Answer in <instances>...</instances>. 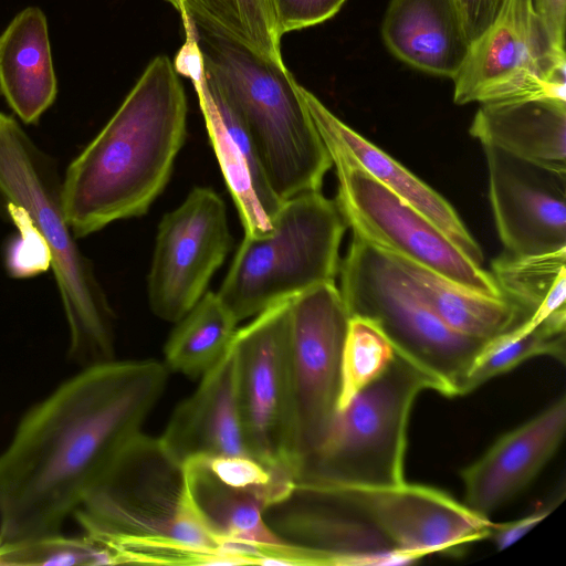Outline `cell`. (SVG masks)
<instances>
[{
    "label": "cell",
    "mask_w": 566,
    "mask_h": 566,
    "mask_svg": "<svg viewBox=\"0 0 566 566\" xmlns=\"http://www.w3.org/2000/svg\"><path fill=\"white\" fill-rule=\"evenodd\" d=\"M167 377L155 359H113L83 367L28 410L0 454V545L62 533L142 432Z\"/></svg>",
    "instance_id": "6da1fadb"
},
{
    "label": "cell",
    "mask_w": 566,
    "mask_h": 566,
    "mask_svg": "<svg viewBox=\"0 0 566 566\" xmlns=\"http://www.w3.org/2000/svg\"><path fill=\"white\" fill-rule=\"evenodd\" d=\"M187 98L174 63L156 56L61 181L77 238L144 214L166 187L186 138Z\"/></svg>",
    "instance_id": "7a4b0ae2"
},
{
    "label": "cell",
    "mask_w": 566,
    "mask_h": 566,
    "mask_svg": "<svg viewBox=\"0 0 566 566\" xmlns=\"http://www.w3.org/2000/svg\"><path fill=\"white\" fill-rule=\"evenodd\" d=\"M200 52L203 70L249 132L275 193L287 200L321 190L333 161L285 64L182 20Z\"/></svg>",
    "instance_id": "3957f363"
},
{
    "label": "cell",
    "mask_w": 566,
    "mask_h": 566,
    "mask_svg": "<svg viewBox=\"0 0 566 566\" xmlns=\"http://www.w3.org/2000/svg\"><path fill=\"white\" fill-rule=\"evenodd\" d=\"M55 165L10 115L0 112V208L24 211L51 253L69 328V357L83 367L114 359V315L63 212Z\"/></svg>",
    "instance_id": "277c9868"
},
{
    "label": "cell",
    "mask_w": 566,
    "mask_h": 566,
    "mask_svg": "<svg viewBox=\"0 0 566 566\" xmlns=\"http://www.w3.org/2000/svg\"><path fill=\"white\" fill-rule=\"evenodd\" d=\"M87 537L119 551L148 544H178L244 565L206 530L187 491L184 463L160 438L134 437L73 514ZM119 564V563H118Z\"/></svg>",
    "instance_id": "5b68a950"
},
{
    "label": "cell",
    "mask_w": 566,
    "mask_h": 566,
    "mask_svg": "<svg viewBox=\"0 0 566 566\" xmlns=\"http://www.w3.org/2000/svg\"><path fill=\"white\" fill-rule=\"evenodd\" d=\"M346 228L336 200L321 190L284 200L270 233L244 235L218 296L240 322L334 283Z\"/></svg>",
    "instance_id": "8992f818"
},
{
    "label": "cell",
    "mask_w": 566,
    "mask_h": 566,
    "mask_svg": "<svg viewBox=\"0 0 566 566\" xmlns=\"http://www.w3.org/2000/svg\"><path fill=\"white\" fill-rule=\"evenodd\" d=\"M423 390L439 382L396 352L386 369L339 409L297 480L354 488L403 483L410 412Z\"/></svg>",
    "instance_id": "52a82bcc"
},
{
    "label": "cell",
    "mask_w": 566,
    "mask_h": 566,
    "mask_svg": "<svg viewBox=\"0 0 566 566\" xmlns=\"http://www.w3.org/2000/svg\"><path fill=\"white\" fill-rule=\"evenodd\" d=\"M338 271L349 315L375 323L398 354L439 382L441 395L463 396L468 375L486 342L449 327L392 258L355 233Z\"/></svg>",
    "instance_id": "ba28073f"
},
{
    "label": "cell",
    "mask_w": 566,
    "mask_h": 566,
    "mask_svg": "<svg viewBox=\"0 0 566 566\" xmlns=\"http://www.w3.org/2000/svg\"><path fill=\"white\" fill-rule=\"evenodd\" d=\"M319 135L336 169V202L353 233L391 256L430 269L475 292L503 296L491 273L439 227L374 178L337 140Z\"/></svg>",
    "instance_id": "9c48e42d"
},
{
    "label": "cell",
    "mask_w": 566,
    "mask_h": 566,
    "mask_svg": "<svg viewBox=\"0 0 566 566\" xmlns=\"http://www.w3.org/2000/svg\"><path fill=\"white\" fill-rule=\"evenodd\" d=\"M451 80L459 105L566 102V53L549 42L532 0H504Z\"/></svg>",
    "instance_id": "30bf717a"
},
{
    "label": "cell",
    "mask_w": 566,
    "mask_h": 566,
    "mask_svg": "<svg viewBox=\"0 0 566 566\" xmlns=\"http://www.w3.org/2000/svg\"><path fill=\"white\" fill-rule=\"evenodd\" d=\"M273 534L297 565L394 566L412 564L376 523L360 488L297 480L264 511Z\"/></svg>",
    "instance_id": "8fae6325"
},
{
    "label": "cell",
    "mask_w": 566,
    "mask_h": 566,
    "mask_svg": "<svg viewBox=\"0 0 566 566\" xmlns=\"http://www.w3.org/2000/svg\"><path fill=\"white\" fill-rule=\"evenodd\" d=\"M349 318L335 282L291 298L287 369L300 471L324 441L338 411Z\"/></svg>",
    "instance_id": "7c38bea8"
},
{
    "label": "cell",
    "mask_w": 566,
    "mask_h": 566,
    "mask_svg": "<svg viewBox=\"0 0 566 566\" xmlns=\"http://www.w3.org/2000/svg\"><path fill=\"white\" fill-rule=\"evenodd\" d=\"M291 298L256 316L234 335L238 406L248 453L296 479L292 402L287 369Z\"/></svg>",
    "instance_id": "4fadbf2b"
},
{
    "label": "cell",
    "mask_w": 566,
    "mask_h": 566,
    "mask_svg": "<svg viewBox=\"0 0 566 566\" xmlns=\"http://www.w3.org/2000/svg\"><path fill=\"white\" fill-rule=\"evenodd\" d=\"M230 247L223 200L211 188H193L158 226L147 280L151 312L178 322L206 293Z\"/></svg>",
    "instance_id": "5bb4252c"
},
{
    "label": "cell",
    "mask_w": 566,
    "mask_h": 566,
    "mask_svg": "<svg viewBox=\"0 0 566 566\" xmlns=\"http://www.w3.org/2000/svg\"><path fill=\"white\" fill-rule=\"evenodd\" d=\"M482 146L491 207L505 252L532 255L566 249V168Z\"/></svg>",
    "instance_id": "9a60e30c"
},
{
    "label": "cell",
    "mask_w": 566,
    "mask_h": 566,
    "mask_svg": "<svg viewBox=\"0 0 566 566\" xmlns=\"http://www.w3.org/2000/svg\"><path fill=\"white\" fill-rule=\"evenodd\" d=\"M174 67L177 73L192 81L210 142L245 235L262 237L270 233L284 200L273 190L244 124L218 84L203 70L200 52L188 33Z\"/></svg>",
    "instance_id": "2e32d148"
},
{
    "label": "cell",
    "mask_w": 566,
    "mask_h": 566,
    "mask_svg": "<svg viewBox=\"0 0 566 566\" xmlns=\"http://www.w3.org/2000/svg\"><path fill=\"white\" fill-rule=\"evenodd\" d=\"M380 530L413 563L433 553L459 554L489 538L492 523L448 493L403 482L387 488H361Z\"/></svg>",
    "instance_id": "e0dca14e"
},
{
    "label": "cell",
    "mask_w": 566,
    "mask_h": 566,
    "mask_svg": "<svg viewBox=\"0 0 566 566\" xmlns=\"http://www.w3.org/2000/svg\"><path fill=\"white\" fill-rule=\"evenodd\" d=\"M566 430V397L500 437L462 470L464 504L489 515L523 491L552 459Z\"/></svg>",
    "instance_id": "ac0fdd59"
},
{
    "label": "cell",
    "mask_w": 566,
    "mask_h": 566,
    "mask_svg": "<svg viewBox=\"0 0 566 566\" xmlns=\"http://www.w3.org/2000/svg\"><path fill=\"white\" fill-rule=\"evenodd\" d=\"M181 463L195 457L243 455L238 406V352L234 338L201 376L196 391L174 410L159 437Z\"/></svg>",
    "instance_id": "d6986e66"
},
{
    "label": "cell",
    "mask_w": 566,
    "mask_h": 566,
    "mask_svg": "<svg viewBox=\"0 0 566 566\" xmlns=\"http://www.w3.org/2000/svg\"><path fill=\"white\" fill-rule=\"evenodd\" d=\"M302 98L319 134L337 140L374 178L439 227L473 262L483 253L453 207L424 181L334 115L300 85Z\"/></svg>",
    "instance_id": "ffe728a7"
},
{
    "label": "cell",
    "mask_w": 566,
    "mask_h": 566,
    "mask_svg": "<svg viewBox=\"0 0 566 566\" xmlns=\"http://www.w3.org/2000/svg\"><path fill=\"white\" fill-rule=\"evenodd\" d=\"M381 35L397 59L421 72L450 78L471 45L458 0H390Z\"/></svg>",
    "instance_id": "44dd1931"
},
{
    "label": "cell",
    "mask_w": 566,
    "mask_h": 566,
    "mask_svg": "<svg viewBox=\"0 0 566 566\" xmlns=\"http://www.w3.org/2000/svg\"><path fill=\"white\" fill-rule=\"evenodd\" d=\"M56 93L48 21L40 8L28 7L0 34V94L23 123L34 124Z\"/></svg>",
    "instance_id": "7402d4cb"
},
{
    "label": "cell",
    "mask_w": 566,
    "mask_h": 566,
    "mask_svg": "<svg viewBox=\"0 0 566 566\" xmlns=\"http://www.w3.org/2000/svg\"><path fill=\"white\" fill-rule=\"evenodd\" d=\"M469 132L482 145L566 168V102L528 99L480 104Z\"/></svg>",
    "instance_id": "603a6c76"
},
{
    "label": "cell",
    "mask_w": 566,
    "mask_h": 566,
    "mask_svg": "<svg viewBox=\"0 0 566 566\" xmlns=\"http://www.w3.org/2000/svg\"><path fill=\"white\" fill-rule=\"evenodd\" d=\"M184 467L190 503L214 539L261 548L283 545L264 521V511L274 503L270 494L221 482L200 457Z\"/></svg>",
    "instance_id": "cb8c5ba5"
},
{
    "label": "cell",
    "mask_w": 566,
    "mask_h": 566,
    "mask_svg": "<svg viewBox=\"0 0 566 566\" xmlns=\"http://www.w3.org/2000/svg\"><path fill=\"white\" fill-rule=\"evenodd\" d=\"M391 258L427 305L449 327L462 335L489 342L527 321L518 307L504 296L475 292L430 269Z\"/></svg>",
    "instance_id": "d4e9b609"
},
{
    "label": "cell",
    "mask_w": 566,
    "mask_h": 566,
    "mask_svg": "<svg viewBox=\"0 0 566 566\" xmlns=\"http://www.w3.org/2000/svg\"><path fill=\"white\" fill-rule=\"evenodd\" d=\"M490 273L501 294L524 314L530 329L566 317V249L532 255L503 252L492 261Z\"/></svg>",
    "instance_id": "484cf974"
},
{
    "label": "cell",
    "mask_w": 566,
    "mask_h": 566,
    "mask_svg": "<svg viewBox=\"0 0 566 566\" xmlns=\"http://www.w3.org/2000/svg\"><path fill=\"white\" fill-rule=\"evenodd\" d=\"M182 20L234 42L260 57L284 64L273 0H167Z\"/></svg>",
    "instance_id": "4316f807"
},
{
    "label": "cell",
    "mask_w": 566,
    "mask_h": 566,
    "mask_svg": "<svg viewBox=\"0 0 566 566\" xmlns=\"http://www.w3.org/2000/svg\"><path fill=\"white\" fill-rule=\"evenodd\" d=\"M238 323L217 293L206 292L175 323L164 348L166 367L187 377H201L227 352Z\"/></svg>",
    "instance_id": "83f0119b"
},
{
    "label": "cell",
    "mask_w": 566,
    "mask_h": 566,
    "mask_svg": "<svg viewBox=\"0 0 566 566\" xmlns=\"http://www.w3.org/2000/svg\"><path fill=\"white\" fill-rule=\"evenodd\" d=\"M565 340L566 317H554L533 329H527L523 323L486 342L468 375L463 395L536 356H549L564 364Z\"/></svg>",
    "instance_id": "f1b7e54d"
},
{
    "label": "cell",
    "mask_w": 566,
    "mask_h": 566,
    "mask_svg": "<svg viewBox=\"0 0 566 566\" xmlns=\"http://www.w3.org/2000/svg\"><path fill=\"white\" fill-rule=\"evenodd\" d=\"M396 350L380 328L361 316H350L342 356L338 410L389 365Z\"/></svg>",
    "instance_id": "f546056e"
},
{
    "label": "cell",
    "mask_w": 566,
    "mask_h": 566,
    "mask_svg": "<svg viewBox=\"0 0 566 566\" xmlns=\"http://www.w3.org/2000/svg\"><path fill=\"white\" fill-rule=\"evenodd\" d=\"M116 555L107 546L82 535L62 533L27 542L0 545V565H114Z\"/></svg>",
    "instance_id": "4dcf8cb0"
},
{
    "label": "cell",
    "mask_w": 566,
    "mask_h": 566,
    "mask_svg": "<svg viewBox=\"0 0 566 566\" xmlns=\"http://www.w3.org/2000/svg\"><path fill=\"white\" fill-rule=\"evenodd\" d=\"M15 224L18 235L8 245L6 265L11 276L32 277L51 268V253L44 239L22 209L13 205L1 207Z\"/></svg>",
    "instance_id": "1f68e13d"
},
{
    "label": "cell",
    "mask_w": 566,
    "mask_h": 566,
    "mask_svg": "<svg viewBox=\"0 0 566 566\" xmlns=\"http://www.w3.org/2000/svg\"><path fill=\"white\" fill-rule=\"evenodd\" d=\"M280 34L333 18L346 0H273Z\"/></svg>",
    "instance_id": "d6a6232c"
},
{
    "label": "cell",
    "mask_w": 566,
    "mask_h": 566,
    "mask_svg": "<svg viewBox=\"0 0 566 566\" xmlns=\"http://www.w3.org/2000/svg\"><path fill=\"white\" fill-rule=\"evenodd\" d=\"M556 505H558V501L537 509L521 518L504 523H492L489 538L492 539L499 551L505 549L549 515Z\"/></svg>",
    "instance_id": "836d02e7"
},
{
    "label": "cell",
    "mask_w": 566,
    "mask_h": 566,
    "mask_svg": "<svg viewBox=\"0 0 566 566\" xmlns=\"http://www.w3.org/2000/svg\"><path fill=\"white\" fill-rule=\"evenodd\" d=\"M532 4L552 45L565 52L566 0H532Z\"/></svg>",
    "instance_id": "e575fe53"
},
{
    "label": "cell",
    "mask_w": 566,
    "mask_h": 566,
    "mask_svg": "<svg viewBox=\"0 0 566 566\" xmlns=\"http://www.w3.org/2000/svg\"><path fill=\"white\" fill-rule=\"evenodd\" d=\"M504 0H458L464 30L470 42L492 23Z\"/></svg>",
    "instance_id": "d590c367"
}]
</instances>
